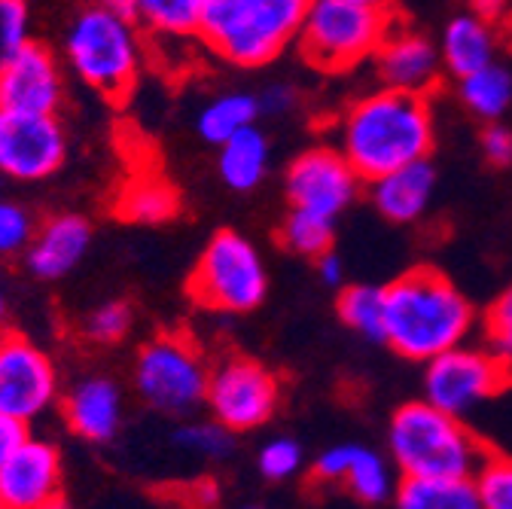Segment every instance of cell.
I'll return each mask as SVG.
<instances>
[{
	"instance_id": "obj_22",
	"label": "cell",
	"mask_w": 512,
	"mask_h": 509,
	"mask_svg": "<svg viewBox=\"0 0 512 509\" xmlns=\"http://www.w3.org/2000/svg\"><path fill=\"white\" fill-rule=\"evenodd\" d=\"M272 141L260 125H247L217 147V174L232 193H253L269 174Z\"/></svg>"
},
{
	"instance_id": "obj_23",
	"label": "cell",
	"mask_w": 512,
	"mask_h": 509,
	"mask_svg": "<svg viewBox=\"0 0 512 509\" xmlns=\"http://www.w3.org/2000/svg\"><path fill=\"white\" fill-rule=\"evenodd\" d=\"M116 214L128 223L159 226L180 214V193L159 171H138L119 189Z\"/></svg>"
},
{
	"instance_id": "obj_17",
	"label": "cell",
	"mask_w": 512,
	"mask_h": 509,
	"mask_svg": "<svg viewBox=\"0 0 512 509\" xmlns=\"http://www.w3.org/2000/svg\"><path fill=\"white\" fill-rule=\"evenodd\" d=\"M92 247V223L83 214H52L37 223L25 250V266L37 281L68 278Z\"/></svg>"
},
{
	"instance_id": "obj_6",
	"label": "cell",
	"mask_w": 512,
	"mask_h": 509,
	"mask_svg": "<svg viewBox=\"0 0 512 509\" xmlns=\"http://www.w3.org/2000/svg\"><path fill=\"white\" fill-rule=\"evenodd\" d=\"M388 31L391 13L369 10L354 0H311L296 43L311 68L345 74L372 58Z\"/></svg>"
},
{
	"instance_id": "obj_26",
	"label": "cell",
	"mask_w": 512,
	"mask_h": 509,
	"mask_svg": "<svg viewBox=\"0 0 512 509\" xmlns=\"http://www.w3.org/2000/svg\"><path fill=\"white\" fill-rule=\"evenodd\" d=\"M199 13L202 0H128V16L162 40H196Z\"/></svg>"
},
{
	"instance_id": "obj_5",
	"label": "cell",
	"mask_w": 512,
	"mask_h": 509,
	"mask_svg": "<svg viewBox=\"0 0 512 509\" xmlns=\"http://www.w3.org/2000/svg\"><path fill=\"white\" fill-rule=\"evenodd\" d=\"M311 0H202L199 40L226 65L266 68L299 40Z\"/></svg>"
},
{
	"instance_id": "obj_38",
	"label": "cell",
	"mask_w": 512,
	"mask_h": 509,
	"mask_svg": "<svg viewBox=\"0 0 512 509\" xmlns=\"http://www.w3.org/2000/svg\"><path fill=\"white\" fill-rule=\"evenodd\" d=\"M256 98H260V113H266V116H287L299 104V92L290 83H272Z\"/></svg>"
},
{
	"instance_id": "obj_14",
	"label": "cell",
	"mask_w": 512,
	"mask_h": 509,
	"mask_svg": "<svg viewBox=\"0 0 512 509\" xmlns=\"http://www.w3.org/2000/svg\"><path fill=\"white\" fill-rule=\"evenodd\" d=\"M64 104V71L58 55L28 40L0 68V110L58 113Z\"/></svg>"
},
{
	"instance_id": "obj_46",
	"label": "cell",
	"mask_w": 512,
	"mask_h": 509,
	"mask_svg": "<svg viewBox=\"0 0 512 509\" xmlns=\"http://www.w3.org/2000/svg\"><path fill=\"white\" fill-rule=\"evenodd\" d=\"M0 509H10V506H7V500H4V494H0Z\"/></svg>"
},
{
	"instance_id": "obj_4",
	"label": "cell",
	"mask_w": 512,
	"mask_h": 509,
	"mask_svg": "<svg viewBox=\"0 0 512 509\" xmlns=\"http://www.w3.org/2000/svg\"><path fill=\"white\" fill-rule=\"evenodd\" d=\"M61 52L83 86L110 101H125L144 68V28L98 0L74 13Z\"/></svg>"
},
{
	"instance_id": "obj_25",
	"label": "cell",
	"mask_w": 512,
	"mask_h": 509,
	"mask_svg": "<svg viewBox=\"0 0 512 509\" xmlns=\"http://www.w3.org/2000/svg\"><path fill=\"white\" fill-rule=\"evenodd\" d=\"M260 98L253 92H223L214 95L196 116V132L205 144L220 147L232 135H238L247 125H256L260 119Z\"/></svg>"
},
{
	"instance_id": "obj_33",
	"label": "cell",
	"mask_w": 512,
	"mask_h": 509,
	"mask_svg": "<svg viewBox=\"0 0 512 509\" xmlns=\"http://www.w3.org/2000/svg\"><path fill=\"white\" fill-rule=\"evenodd\" d=\"M485 345L488 351L503 363V369L512 375V287H506L485 311L482 321Z\"/></svg>"
},
{
	"instance_id": "obj_37",
	"label": "cell",
	"mask_w": 512,
	"mask_h": 509,
	"mask_svg": "<svg viewBox=\"0 0 512 509\" xmlns=\"http://www.w3.org/2000/svg\"><path fill=\"white\" fill-rule=\"evenodd\" d=\"M479 147L482 156L494 165V168H509L512 165V129L497 122H488L482 135H479Z\"/></svg>"
},
{
	"instance_id": "obj_24",
	"label": "cell",
	"mask_w": 512,
	"mask_h": 509,
	"mask_svg": "<svg viewBox=\"0 0 512 509\" xmlns=\"http://www.w3.org/2000/svg\"><path fill=\"white\" fill-rule=\"evenodd\" d=\"M397 509H485L476 479H412L403 476L394 494Z\"/></svg>"
},
{
	"instance_id": "obj_30",
	"label": "cell",
	"mask_w": 512,
	"mask_h": 509,
	"mask_svg": "<svg viewBox=\"0 0 512 509\" xmlns=\"http://www.w3.org/2000/svg\"><path fill=\"white\" fill-rule=\"evenodd\" d=\"M135 327V311L125 299L104 302L83 317V336L92 345H119Z\"/></svg>"
},
{
	"instance_id": "obj_29",
	"label": "cell",
	"mask_w": 512,
	"mask_h": 509,
	"mask_svg": "<svg viewBox=\"0 0 512 509\" xmlns=\"http://www.w3.org/2000/svg\"><path fill=\"white\" fill-rule=\"evenodd\" d=\"M278 238L284 244V250L296 253V257L305 260H317L320 253L333 250V238H336V220L320 217L314 211L305 208H290L281 220Z\"/></svg>"
},
{
	"instance_id": "obj_9",
	"label": "cell",
	"mask_w": 512,
	"mask_h": 509,
	"mask_svg": "<svg viewBox=\"0 0 512 509\" xmlns=\"http://www.w3.org/2000/svg\"><path fill=\"white\" fill-rule=\"evenodd\" d=\"M509 385L512 375L503 363L488 348H470L467 342L427 360L421 378L424 400L464 421L506 394Z\"/></svg>"
},
{
	"instance_id": "obj_20",
	"label": "cell",
	"mask_w": 512,
	"mask_h": 509,
	"mask_svg": "<svg viewBox=\"0 0 512 509\" xmlns=\"http://www.w3.org/2000/svg\"><path fill=\"white\" fill-rule=\"evenodd\" d=\"M122 394L107 375H86L64 394V421L89 442H110L119 430Z\"/></svg>"
},
{
	"instance_id": "obj_15",
	"label": "cell",
	"mask_w": 512,
	"mask_h": 509,
	"mask_svg": "<svg viewBox=\"0 0 512 509\" xmlns=\"http://www.w3.org/2000/svg\"><path fill=\"white\" fill-rule=\"evenodd\" d=\"M394 470L397 467H391V461L369 449V445L342 442L317 455L311 467V479L320 485H345L348 494L357 497L360 503L378 506L394 500L397 494L400 482Z\"/></svg>"
},
{
	"instance_id": "obj_34",
	"label": "cell",
	"mask_w": 512,
	"mask_h": 509,
	"mask_svg": "<svg viewBox=\"0 0 512 509\" xmlns=\"http://www.w3.org/2000/svg\"><path fill=\"white\" fill-rule=\"evenodd\" d=\"M473 479L485 509H512V455L491 452Z\"/></svg>"
},
{
	"instance_id": "obj_40",
	"label": "cell",
	"mask_w": 512,
	"mask_h": 509,
	"mask_svg": "<svg viewBox=\"0 0 512 509\" xmlns=\"http://www.w3.org/2000/svg\"><path fill=\"white\" fill-rule=\"evenodd\" d=\"M314 263H317V278L320 281H324L327 287H342V281H345V263H342L339 253L327 250V253H320Z\"/></svg>"
},
{
	"instance_id": "obj_42",
	"label": "cell",
	"mask_w": 512,
	"mask_h": 509,
	"mask_svg": "<svg viewBox=\"0 0 512 509\" xmlns=\"http://www.w3.org/2000/svg\"><path fill=\"white\" fill-rule=\"evenodd\" d=\"M354 4H363V7H369V10H381V13H391L394 0H354Z\"/></svg>"
},
{
	"instance_id": "obj_10",
	"label": "cell",
	"mask_w": 512,
	"mask_h": 509,
	"mask_svg": "<svg viewBox=\"0 0 512 509\" xmlns=\"http://www.w3.org/2000/svg\"><path fill=\"white\" fill-rule=\"evenodd\" d=\"M281 403V381L260 360L232 354L211 366L205 406L232 433L263 427Z\"/></svg>"
},
{
	"instance_id": "obj_1",
	"label": "cell",
	"mask_w": 512,
	"mask_h": 509,
	"mask_svg": "<svg viewBox=\"0 0 512 509\" xmlns=\"http://www.w3.org/2000/svg\"><path fill=\"white\" fill-rule=\"evenodd\" d=\"M336 147L363 177L378 180L400 165L430 159L436 125L427 95L381 86L357 98L339 119Z\"/></svg>"
},
{
	"instance_id": "obj_19",
	"label": "cell",
	"mask_w": 512,
	"mask_h": 509,
	"mask_svg": "<svg viewBox=\"0 0 512 509\" xmlns=\"http://www.w3.org/2000/svg\"><path fill=\"white\" fill-rule=\"evenodd\" d=\"M436 193V168L430 159H418L400 165L378 180H369V199L375 211L397 226H409L421 220Z\"/></svg>"
},
{
	"instance_id": "obj_7",
	"label": "cell",
	"mask_w": 512,
	"mask_h": 509,
	"mask_svg": "<svg viewBox=\"0 0 512 509\" xmlns=\"http://www.w3.org/2000/svg\"><path fill=\"white\" fill-rule=\"evenodd\" d=\"M186 290L189 299L205 311L247 314L266 302L269 272L260 250L247 235L220 229L205 244Z\"/></svg>"
},
{
	"instance_id": "obj_36",
	"label": "cell",
	"mask_w": 512,
	"mask_h": 509,
	"mask_svg": "<svg viewBox=\"0 0 512 509\" xmlns=\"http://www.w3.org/2000/svg\"><path fill=\"white\" fill-rule=\"evenodd\" d=\"M31 40V10L25 0H0V68Z\"/></svg>"
},
{
	"instance_id": "obj_18",
	"label": "cell",
	"mask_w": 512,
	"mask_h": 509,
	"mask_svg": "<svg viewBox=\"0 0 512 509\" xmlns=\"http://www.w3.org/2000/svg\"><path fill=\"white\" fill-rule=\"evenodd\" d=\"M0 494L10 509H40L61 494V458L55 445L43 439H25L0 464Z\"/></svg>"
},
{
	"instance_id": "obj_32",
	"label": "cell",
	"mask_w": 512,
	"mask_h": 509,
	"mask_svg": "<svg viewBox=\"0 0 512 509\" xmlns=\"http://www.w3.org/2000/svg\"><path fill=\"white\" fill-rule=\"evenodd\" d=\"M34 232H37L34 214L25 205L0 196V260L25 257Z\"/></svg>"
},
{
	"instance_id": "obj_41",
	"label": "cell",
	"mask_w": 512,
	"mask_h": 509,
	"mask_svg": "<svg viewBox=\"0 0 512 509\" xmlns=\"http://www.w3.org/2000/svg\"><path fill=\"white\" fill-rule=\"evenodd\" d=\"M470 10L488 22H500V16L506 13V0H470Z\"/></svg>"
},
{
	"instance_id": "obj_8",
	"label": "cell",
	"mask_w": 512,
	"mask_h": 509,
	"mask_svg": "<svg viewBox=\"0 0 512 509\" xmlns=\"http://www.w3.org/2000/svg\"><path fill=\"white\" fill-rule=\"evenodd\" d=\"M211 366L186 336L162 333L141 345L135 357L138 397L171 418H189L205 406Z\"/></svg>"
},
{
	"instance_id": "obj_44",
	"label": "cell",
	"mask_w": 512,
	"mask_h": 509,
	"mask_svg": "<svg viewBox=\"0 0 512 509\" xmlns=\"http://www.w3.org/2000/svg\"><path fill=\"white\" fill-rule=\"evenodd\" d=\"M101 4H107V7H113V10L128 16V0H101Z\"/></svg>"
},
{
	"instance_id": "obj_27",
	"label": "cell",
	"mask_w": 512,
	"mask_h": 509,
	"mask_svg": "<svg viewBox=\"0 0 512 509\" xmlns=\"http://www.w3.org/2000/svg\"><path fill=\"white\" fill-rule=\"evenodd\" d=\"M458 101L482 122H497L512 107V71L500 61L458 80Z\"/></svg>"
},
{
	"instance_id": "obj_12",
	"label": "cell",
	"mask_w": 512,
	"mask_h": 509,
	"mask_svg": "<svg viewBox=\"0 0 512 509\" xmlns=\"http://www.w3.org/2000/svg\"><path fill=\"white\" fill-rule=\"evenodd\" d=\"M363 177L342 156L339 147H308L284 174V196L290 208H305L320 217H342L360 196Z\"/></svg>"
},
{
	"instance_id": "obj_3",
	"label": "cell",
	"mask_w": 512,
	"mask_h": 509,
	"mask_svg": "<svg viewBox=\"0 0 512 509\" xmlns=\"http://www.w3.org/2000/svg\"><path fill=\"white\" fill-rule=\"evenodd\" d=\"M391 461L412 479H473L488 461L491 445L464 421L433 403L409 400L388 424Z\"/></svg>"
},
{
	"instance_id": "obj_39",
	"label": "cell",
	"mask_w": 512,
	"mask_h": 509,
	"mask_svg": "<svg viewBox=\"0 0 512 509\" xmlns=\"http://www.w3.org/2000/svg\"><path fill=\"white\" fill-rule=\"evenodd\" d=\"M25 439H28V424L0 415V464H4Z\"/></svg>"
},
{
	"instance_id": "obj_2",
	"label": "cell",
	"mask_w": 512,
	"mask_h": 509,
	"mask_svg": "<svg viewBox=\"0 0 512 509\" xmlns=\"http://www.w3.org/2000/svg\"><path fill=\"white\" fill-rule=\"evenodd\" d=\"M473 327V302L436 269H409L384 287V345L412 363L464 345Z\"/></svg>"
},
{
	"instance_id": "obj_13",
	"label": "cell",
	"mask_w": 512,
	"mask_h": 509,
	"mask_svg": "<svg viewBox=\"0 0 512 509\" xmlns=\"http://www.w3.org/2000/svg\"><path fill=\"white\" fill-rule=\"evenodd\" d=\"M58 394V372L46 351L22 333H0V415L31 424Z\"/></svg>"
},
{
	"instance_id": "obj_48",
	"label": "cell",
	"mask_w": 512,
	"mask_h": 509,
	"mask_svg": "<svg viewBox=\"0 0 512 509\" xmlns=\"http://www.w3.org/2000/svg\"><path fill=\"white\" fill-rule=\"evenodd\" d=\"M247 509H269V506H247Z\"/></svg>"
},
{
	"instance_id": "obj_43",
	"label": "cell",
	"mask_w": 512,
	"mask_h": 509,
	"mask_svg": "<svg viewBox=\"0 0 512 509\" xmlns=\"http://www.w3.org/2000/svg\"><path fill=\"white\" fill-rule=\"evenodd\" d=\"M40 509H74V506H71V503H68V500H64V497H61V494H58V497H52V500H49V503H43V506H40Z\"/></svg>"
},
{
	"instance_id": "obj_47",
	"label": "cell",
	"mask_w": 512,
	"mask_h": 509,
	"mask_svg": "<svg viewBox=\"0 0 512 509\" xmlns=\"http://www.w3.org/2000/svg\"><path fill=\"white\" fill-rule=\"evenodd\" d=\"M4 180H7V177H4V174H0V193H4Z\"/></svg>"
},
{
	"instance_id": "obj_11",
	"label": "cell",
	"mask_w": 512,
	"mask_h": 509,
	"mask_svg": "<svg viewBox=\"0 0 512 509\" xmlns=\"http://www.w3.org/2000/svg\"><path fill=\"white\" fill-rule=\"evenodd\" d=\"M68 159V132L58 113L0 110V174L16 183H40Z\"/></svg>"
},
{
	"instance_id": "obj_35",
	"label": "cell",
	"mask_w": 512,
	"mask_h": 509,
	"mask_svg": "<svg viewBox=\"0 0 512 509\" xmlns=\"http://www.w3.org/2000/svg\"><path fill=\"white\" fill-rule=\"evenodd\" d=\"M305 458H302V445L290 436H275L272 442H266L260 455H256V467L269 482H287L293 476H299Z\"/></svg>"
},
{
	"instance_id": "obj_16",
	"label": "cell",
	"mask_w": 512,
	"mask_h": 509,
	"mask_svg": "<svg viewBox=\"0 0 512 509\" xmlns=\"http://www.w3.org/2000/svg\"><path fill=\"white\" fill-rule=\"evenodd\" d=\"M372 58H375L381 86H388V89L430 95L439 86L442 55H439V46L421 31L391 28Z\"/></svg>"
},
{
	"instance_id": "obj_21",
	"label": "cell",
	"mask_w": 512,
	"mask_h": 509,
	"mask_svg": "<svg viewBox=\"0 0 512 509\" xmlns=\"http://www.w3.org/2000/svg\"><path fill=\"white\" fill-rule=\"evenodd\" d=\"M442 68L455 80L497 61V22L482 19L473 10H464L448 19L439 40Z\"/></svg>"
},
{
	"instance_id": "obj_31",
	"label": "cell",
	"mask_w": 512,
	"mask_h": 509,
	"mask_svg": "<svg viewBox=\"0 0 512 509\" xmlns=\"http://www.w3.org/2000/svg\"><path fill=\"white\" fill-rule=\"evenodd\" d=\"M174 442L180 449L192 452V455H202L208 461H226L235 449V439L232 430H226L217 421H189L180 424L174 433Z\"/></svg>"
},
{
	"instance_id": "obj_28",
	"label": "cell",
	"mask_w": 512,
	"mask_h": 509,
	"mask_svg": "<svg viewBox=\"0 0 512 509\" xmlns=\"http://www.w3.org/2000/svg\"><path fill=\"white\" fill-rule=\"evenodd\" d=\"M339 321L369 342H384V287L351 284L336 299Z\"/></svg>"
},
{
	"instance_id": "obj_45",
	"label": "cell",
	"mask_w": 512,
	"mask_h": 509,
	"mask_svg": "<svg viewBox=\"0 0 512 509\" xmlns=\"http://www.w3.org/2000/svg\"><path fill=\"white\" fill-rule=\"evenodd\" d=\"M4 321H7V296L0 290V327H4Z\"/></svg>"
}]
</instances>
